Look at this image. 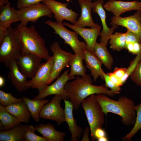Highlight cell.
Masks as SVG:
<instances>
[{"label": "cell", "instance_id": "6da1fadb", "mask_svg": "<svg viewBox=\"0 0 141 141\" xmlns=\"http://www.w3.org/2000/svg\"><path fill=\"white\" fill-rule=\"evenodd\" d=\"M92 83L88 74L81 77L77 76L74 80L66 83L64 89L74 109H78L84 100L92 94L103 93L110 97L116 94L103 85L96 86L92 85Z\"/></svg>", "mask_w": 141, "mask_h": 141}, {"label": "cell", "instance_id": "7a4b0ae2", "mask_svg": "<svg viewBox=\"0 0 141 141\" xmlns=\"http://www.w3.org/2000/svg\"><path fill=\"white\" fill-rule=\"evenodd\" d=\"M95 98L106 115L108 113L116 114L121 117V121L124 125L128 126L134 125L136 112V105L132 99L122 96L115 101L103 93L97 94Z\"/></svg>", "mask_w": 141, "mask_h": 141}, {"label": "cell", "instance_id": "3957f363", "mask_svg": "<svg viewBox=\"0 0 141 141\" xmlns=\"http://www.w3.org/2000/svg\"><path fill=\"white\" fill-rule=\"evenodd\" d=\"M23 45L22 51L33 53L47 61L50 58L44 39L36 30L35 26L30 27L18 24L15 27Z\"/></svg>", "mask_w": 141, "mask_h": 141}, {"label": "cell", "instance_id": "277c9868", "mask_svg": "<svg viewBox=\"0 0 141 141\" xmlns=\"http://www.w3.org/2000/svg\"><path fill=\"white\" fill-rule=\"evenodd\" d=\"M23 45L15 27L7 28L6 34L0 45V62L7 67L13 60H17L22 53Z\"/></svg>", "mask_w": 141, "mask_h": 141}, {"label": "cell", "instance_id": "5b68a950", "mask_svg": "<svg viewBox=\"0 0 141 141\" xmlns=\"http://www.w3.org/2000/svg\"><path fill=\"white\" fill-rule=\"evenodd\" d=\"M81 105L83 108L89 123L92 141L96 139L95 136L96 130L102 128L105 120L104 113L102 108L95 98V94H92L85 99Z\"/></svg>", "mask_w": 141, "mask_h": 141}, {"label": "cell", "instance_id": "8992f818", "mask_svg": "<svg viewBox=\"0 0 141 141\" xmlns=\"http://www.w3.org/2000/svg\"><path fill=\"white\" fill-rule=\"evenodd\" d=\"M44 23L54 30L53 33L59 35L64 40V43L69 45L75 54L83 51L87 49L86 44L80 41L78 38V34L75 31H70L66 29L62 23H59L50 20L45 21Z\"/></svg>", "mask_w": 141, "mask_h": 141}, {"label": "cell", "instance_id": "52a82bcc", "mask_svg": "<svg viewBox=\"0 0 141 141\" xmlns=\"http://www.w3.org/2000/svg\"><path fill=\"white\" fill-rule=\"evenodd\" d=\"M50 50L53 54L54 62L51 73L46 82L47 85L50 84L58 77L61 71L68 65L74 55L62 49L56 41L51 45Z\"/></svg>", "mask_w": 141, "mask_h": 141}, {"label": "cell", "instance_id": "ba28073f", "mask_svg": "<svg viewBox=\"0 0 141 141\" xmlns=\"http://www.w3.org/2000/svg\"><path fill=\"white\" fill-rule=\"evenodd\" d=\"M20 23L26 26L30 22H36L42 16L52 17V13L45 4L40 3L17 10Z\"/></svg>", "mask_w": 141, "mask_h": 141}, {"label": "cell", "instance_id": "9c48e42d", "mask_svg": "<svg viewBox=\"0 0 141 141\" xmlns=\"http://www.w3.org/2000/svg\"><path fill=\"white\" fill-rule=\"evenodd\" d=\"M62 99L61 96L55 95L49 103L43 107L40 113V118L54 121L58 126L66 122L64 109L60 105Z\"/></svg>", "mask_w": 141, "mask_h": 141}, {"label": "cell", "instance_id": "30bf717a", "mask_svg": "<svg viewBox=\"0 0 141 141\" xmlns=\"http://www.w3.org/2000/svg\"><path fill=\"white\" fill-rule=\"evenodd\" d=\"M42 58L32 52L24 51L17 60L21 72L27 78H32L35 75Z\"/></svg>", "mask_w": 141, "mask_h": 141}, {"label": "cell", "instance_id": "8fae6325", "mask_svg": "<svg viewBox=\"0 0 141 141\" xmlns=\"http://www.w3.org/2000/svg\"><path fill=\"white\" fill-rule=\"evenodd\" d=\"M69 71V69L65 70L53 83L49 86L46 85L39 91L38 95L33 99H43L48 96L54 95L61 96L64 101L68 99L64 87L68 81L70 80L68 75Z\"/></svg>", "mask_w": 141, "mask_h": 141}, {"label": "cell", "instance_id": "7c38bea8", "mask_svg": "<svg viewBox=\"0 0 141 141\" xmlns=\"http://www.w3.org/2000/svg\"><path fill=\"white\" fill-rule=\"evenodd\" d=\"M45 4L54 14L56 22L62 23L63 20H68L74 24L77 20L78 14L67 8V3H63L55 0H43Z\"/></svg>", "mask_w": 141, "mask_h": 141}, {"label": "cell", "instance_id": "4fadbf2b", "mask_svg": "<svg viewBox=\"0 0 141 141\" xmlns=\"http://www.w3.org/2000/svg\"><path fill=\"white\" fill-rule=\"evenodd\" d=\"M110 25H117L126 28L134 34L141 43V10H137L134 14L125 17L113 16Z\"/></svg>", "mask_w": 141, "mask_h": 141}, {"label": "cell", "instance_id": "5bb4252c", "mask_svg": "<svg viewBox=\"0 0 141 141\" xmlns=\"http://www.w3.org/2000/svg\"><path fill=\"white\" fill-rule=\"evenodd\" d=\"M54 62L53 55L46 63L41 64L34 76L29 81V88L37 89L39 91L47 85L46 82L51 73Z\"/></svg>", "mask_w": 141, "mask_h": 141}, {"label": "cell", "instance_id": "9a60e30c", "mask_svg": "<svg viewBox=\"0 0 141 141\" xmlns=\"http://www.w3.org/2000/svg\"><path fill=\"white\" fill-rule=\"evenodd\" d=\"M92 3V9L93 12L97 13L99 16L102 24L103 29L100 32L99 35L101 37L100 43L107 46L108 41L110 39L111 36L118 26L117 25H112L109 28L106 24V14L103 6L104 4V0H96Z\"/></svg>", "mask_w": 141, "mask_h": 141}, {"label": "cell", "instance_id": "2e32d148", "mask_svg": "<svg viewBox=\"0 0 141 141\" xmlns=\"http://www.w3.org/2000/svg\"><path fill=\"white\" fill-rule=\"evenodd\" d=\"M63 24L74 30L81 36L86 44V50L95 54L94 48L102 28L101 26L99 25L94 28H87L72 25L67 22H63Z\"/></svg>", "mask_w": 141, "mask_h": 141}, {"label": "cell", "instance_id": "e0dca14e", "mask_svg": "<svg viewBox=\"0 0 141 141\" xmlns=\"http://www.w3.org/2000/svg\"><path fill=\"white\" fill-rule=\"evenodd\" d=\"M103 8L111 12L116 17L120 16L126 12L133 10H141V2L137 1H124L109 0L103 5Z\"/></svg>", "mask_w": 141, "mask_h": 141}, {"label": "cell", "instance_id": "ac0fdd59", "mask_svg": "<svg viewBox=\"0 0 141 141\" xmlns=\"http://www.w3.org/2000/svg\"><path fill=\"white\" fill-rule=\"evenodd\" d=\"M8 68L10 71L8 78L18 92H22L29 88L27 85L29 81L19 70L16 60L12 61Z\"/></svg>", "mask_w": 141, "mask_h": 141}, {"label": "cell", "instance_id": "d6986e66", "mask_svg": "<svg viewBox=\"0 0 141 141\" xmlns=\"http://www.w3.org/2000/svg\"><path fill=\"white\" fill-rule=\"evenodd\" d=\"M65 121L68 126V130L70 131L71 137L70 141H78L83 135L84 130L79 126L73 114V106L68 99L64 101Z\"/></svg>", "mask_w": 141, "mask_h": 141}, {"label": "cell", "instance_id": "ffe728a7", "mask_svg": "<svg viewBox=\"0 0 141 141\" xmlns=\"http://www.w3.org/2000/svg\"><path fill=\"white\" fill-rule=\"evenodd\" d=\"M81 9V14L78 20L74 25L84 27L86 26L94 28L99 25L95 23L92 19L91 11L92 3L91 0H78Z\"/></svg>", "mask_w": 141, "mask_h": 141}, {"label": "cell", "instance_id": "44dd1931", "mask_svg": "<svg viewBox=\"0 0 141 141\" xmlns=\"http://www.w3.org/2000/svg\"><path fill=\"white\" fill-rule=\"evenodd\" d=\"M84 60L86 67L89 69L94 80L96 81L99 76L104 80L103 74L104 72L101 68L102 63L95 55L86 49L83 50Z\"/></svg>", "mask_w": 141, "mask_h": 141}, {"label": "cell", "instance_id": "7402d4cb", "mask_svg": "<svg viewBox=\"0 0 141 141\" xmlns=\"http://www.w3.org/2000/svg\"><path fill=\"white\" fill-rule=\"evenodd\" d=\"M5 107L8 112L15 116L21 122H29L31 116V113L24 101L14 103Z\"/></svg>", "mask_w": 141, "mask_h": 141}, {"label": "cell", "instance_id": "603a6c76", "mask_svg": "<svg viewBox=\"0 0 141 141\" xmlns=\"http://www.w3.org/2000/svg\"><path fill=\"white\" fill-rule=\"evenodd\" d=\"M36 130L42 134L47 141H63L66 134L56 130L54 125L48 123L39 124L35 127Z\"/></svg>", "mask_w": 141, "mask_h": 141}, {"label": "cell", "instance_id": "cb8c5ba5", "mask_svg": "<svg viewBox=\"0 0 141 141\" xmlns=\"http://www.w3.org/2000/svg\"><path fill=\"white\" fill-rule=\"evenodd\" d=\"M84 51L75 54L68 65L70 67V72L68 75L70 80L74 79L75 76H85L86 69L84 66L83 61L84 59Z\"/></svg>", "mask_w": 141, "mask_h": 141}, {"label": "cell", "instance_id": "d4e9b609", "mask_svg": "<svg viewBox=\"0 0 141 141\" xmlns=\"http://www.w3.org/2000/svg\"><path fill=\"white\" fill-rule=\"evenodd\" d=\"M11 3L8 2L0 7V26L7 28L12 23L19 21L17 10L10 7Z\"/></svg>", "mask_w": 141, "mask_h": 141}, {"label": "cell", "instance_id": "484cf974", "mask_svg": "<svg viewBox=\"0 0 141 141\" xmlns=\"http://www.w3.org/2000/svg\"><path fill=\"white\" fill-rule=\"evenodd\" d=\"M0 129L1 131L10 130L21 122L14 116L8 112L5 106L0 104Z\"/></svg>", "mask_w": 141, "mask_h": 141}, {"label": "cell", "instance_id": "4316f807", "mask_svg": "<svg viewBox=\"0 0 141 141\" xmlns=\"http://www.w3.org/2000/svg\"><path fill=\"white\" fill-rule=\"evenodd\" d=\"M26 124H20L8 131L0 132V141H23Z\"/></svg>", "mask_w": 141, "mask_h": 141}, {"label": "cell", "instance_id": "83f0119b", "mask_svg": "<svg viewBox=\"0 0 141 141\" xmlns=\"http://www.w3.org/2000/svg\"><path fill=\"white\" fill-rule=\"evenodd\" d=\"M95 55L102 63L108 69L112 68L114 60L108 50L107 46L101 43H96L94 48Z\"/></svg>", "mask_w": 141, "mask_h": 141}, {"label": "cell", "instance_id": "f1b7e54d", "mask_svg": "<svg viewBox=\"0 0 141 141\" xmlns=\"http://www.w3.org/2000/svg\"><path fill=\"white\" fill-rule=\"evenodd\" d=\"M23 101L27 104L33 119L36 122L40 120V113L43 107L49 102V101L46 99L39 100H31L24 96Z\"/></svg>", "mask_w": 141, "mask_h": 141}, {"label": "cell", "instance_id": "f546056e", "mask_svg": "<svg viewBox=\"0 0 141 141\" xmlns=\"http://www.w3.org/2000/svg\"><path fill=\"white\" fill-rule=\"evenodd\" d=\"M126 33L116 32L110 38V48L113 50L120 51L125 49L126 42Z\"/></svg>", "mask_w": 141, "mask_h": 141}, {"label": "cell", "instance_id": "4dcf8cb0", "mask_svg": "<svg viewBox=\"0 0 141 141\" xmlns=\"http://www.w3.org/2000/svg\"><path fill=\"white\" fill-rule=\"evenodd\" d=\"M135 109L136 117L134 126L128 133L122 137L121 139L123 141H130L141 129V102L138 105H136Z\"/></svg>", "mask_w": 141, "mask_h": 141}, {"label": "cell", "instance_id": "1f68e13d", "mask_svg": "<svg viewBox=\"0 0 141 141\" xmlns=\"http://www.w3.org/2000/svg\"><path fill=\"white\" fill-rule=\"evenodd\" d=\"M35 127L33 125L26 124L24 135V141H47L43 136H38L35 133Z\"/></svg>", "mask_w": 141, "mask_h": 141}, {"label": "cell", "instance_id": "d6a6232c", "mask_svg": "<svg viewBox=\"0 0 141 141\" xmlns=\"http://www.w3.org/2000/svg\"><path fill=\"white\" fill-rule=\"evenodd\" d=\"M23 101L22 98H17L14 97L11 92L7 93L0 90V104L4 106Z\"/></svg>", "mask_w": 141, "mask_h": 141}, {"label": "cell", "instance_id": "836d02e7", "mask_svg": "<svg viewBox=\"0 0 141 141\" xmlns=\"http://www.w3.org/2000/svg\"><path fill=\"white\" fill-rule=\"evenodd\" d=\"M141 60V52L130 62V65L127 68L126 72L124 76L120 79L121 86L125 83L129 76L134 71L139 61Z\"/></svg>", "mask_w": 141, "mask_h": 141}, {"label": "cell", "instance_id": "e575fe53", "mask_svg": "<svg viewBox=\"0 0 141 141\" xmlns=\"http://www.w3.org/2000/svg\"><path fill=\"white\" fill-rule=\"evenodd\" d=\"M130 76L133 82L141 87V60Z\"/></svg>", "mask_w": 141, "mask_h": 141}, {"label": "cell", "instance_id": "d590c367", "mask_svg": "<svg viewBox=\"0 0 141 141\" xmlns=\"http://www.w3.org/2000/svg\"><path fill=\"white\" fill-rule=\"evenodd\" d=\"M103 75L105 82V86L110 88L111 90L116 94L120 93L121 89L120 86H118L113 83L107 73L104 72Z\"/></svg>", "mask_w": 141, "mask_h": 141}, {"label": "cell", "instance_id": "8d00e7d4", "mask_svg": "<svg viewBox=\"0 0 141 141\" xmlns=\"http://www.w3.org/2000/svg\"><path fill=\"white\" fill-rule=\"evenodd\" d=\"M43 0H17V8L19 9L36 4Z\"/></svg>", "mask_w": 141, "mask_h": 141}, {"label": "cell", "instance_id": "74e56055", "mask_svg": "<svg viewBox=\"0 0 141 141\" xmlns=\"http://www.w3.org/2000/svg\"><path fill=\"white\" fill-rule=\"evenodd\" d=\"M126 33V43L130 42H139L138 38L133 33L127 30Z\"/></svg>", "mask_w": 141, "mask_h": 141}, {"label": "cell", "instance_id": "f35d334b", "mask_svg": "<svg viewBox=\"0 0 141 141\" xmlns=\"http://www.w3.org/2000/svg\"><path fill=\"white\" fill-rule=\"evenodd\" d=\"M127 68H115L113 73L120 80L124 76L126 73Z\"/></svg>", "mask_w": 141, "mask_h": 141}, {"label": "cell", "instance_id": "ab89813d", "mask_svg": "<svg viewBox=\"0 0 141 141\" xmlns=\"http://www.w3.org/2000/svg\"><path fill=\"white\" fill-rule=\"evenodd\" d=\"M110 80L115 84L119 86H121L120 80L119 79L113 72L107 73Z\"/></svg>", "mask_w": 141, "mask_h": 141}, {"label": "cell", "instance_id": "60d3db41", "mask_svg": "<svg viewBox=\"0 0 141 141\" xmlns=\"http://www.w3.org/2000/svg\"><path fill=\"white\" fill-rule=\"evenodd\" d=\"M95 136L97 139L101 137L106 136L105 132L102 128H98L97 129L95 132Z\"/></svg>", "mask_w": 141, "mask_h": 141}, {"label": "cell", "instance_id": "b9f144b4", "mask_svg": "<svg viewBox=\"0 0 141 141\" xmlns=\"http://www.w3.org/2000/svg\"><path fill=\"white\" fill-rule=\"evenodd\" d=\"M89 127L87 126L84 130L83 135V137L81 139L82 141H89Z\"/></svg>", "mask_w": 141, "mask_h": 141}, {"label": "cell", "instance_id": "7bdbcfd3", "mask_svg": "<svg viewBox=\"0 0 141 141\" xmlns=\"http://www.w3.org/2000/svg\"><path fill=\"white\" fill-rule=\"evenodd\" d=\"M7 28L0 26V45L2 43L6 34Z\"/></svg>", "mask_w": 141, "mask_h": 141}, {"label": "cell", "instance_id": "ee69618b", "mask_svg": "<svg viewBox=\"0 0 141 141\" xmlns=\"http://www.w3.org/2000/svg\"><path fill=\"white\" fill-rule=\"evenodd\" d=\"M8 2V0H0V7L5 5Z\"/></svg>", "mask_w": 141, "mask_h": 141}, {"label": "cell", "instance_id": "f6af8a7d", "mask_svg": "<svg viewBox=\"0 0 141 141\" xmlns=\"http://www.w3.org/2000/svg\"><path fill=\"white\" fill-rule=\"evenodd\" d=\"M5 80L4 78L1 76H0V87H2L4 85Z\"/></svg>", "mask_w": 141, "mask_h": 141}, {"label": "cell", "instance_id": "bcb514c9", "mask_svg": "<svg viewBox=\"0 0 141 141\" xmlns=\"http://www.w3.org/2000/svg\"><path fill=\"white\" fill-rule=\"evenodd\" d=\"M97 139L98 141H108V140L106 136L102 137Z\"/></svg>", "mask_w": 141, "mask_h": 141}, {"label": "cell", "instance_id": "7dc6e473", "mask_svg": "<svg viewBox=\"0 0 141 141\" xmlns=\"http://www.w3.org/2000/svg\"><path fill=\"white\" fill-rule=\"evenodd\" d=\"M70 0H67V1L69 2Z\"/></svg>", "mask_w": 141, "mask_h": 141}]
</instances>
